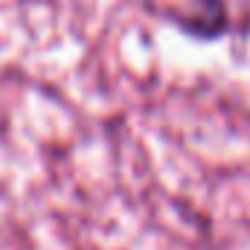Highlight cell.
I'll list each match as a JSON object with an SVG mask.
<instances>
[{"label":"cell","instance_id":"1","mask_svg":"<svg viewBox=\"0 0 250 250\" xmlns=\"http://www.w3.org/2000/svg\"><path fill=\"white\" fill-rule=\"evenodd\" d=\"M166 18L195 41H215L233 29L227 0H189L187 9H172Z\"/></svg>","mask_w":250,"mask_h":250}]
</instances>
